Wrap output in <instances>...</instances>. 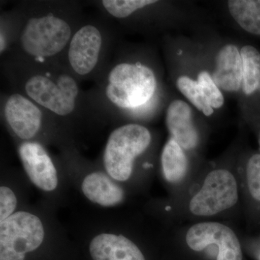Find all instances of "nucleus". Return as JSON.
<instances>
[{
  "instance_id": "nucleus-19",
  "label": "nucleus",
  "mask_w": 260,
  "mask_h": 260,
  "mask_svg": "<svg viewBox=\"0 0 260 260\" xmlns=\"http://www.w3.org/2000/svg\"><path fill=\"white\" fill-rule=\"evenodd\" d=\"M154 0H104L103 6L106 10L117 18H125L137 10L155 4Z\"/></svg>"
},
{
  "instance_id": "nucleus-8",
  "label": "nucleus",
  "mask_w": 260,
  "mask_h": 260,
  "mask_svg": "<svg viewBox=\"0 0 260 260\" xmlns=\"http://www.w3.org/2000/svg\"><path fill=\"white\" fill-rule=\"evenodd\" d=\"M18 153L32 184L44 191L55 190L59 182L57 172L42 145L34 142H25L19 147Z\"/></svg>"
},
{
  "instance_id": "nucleus-15",
  "label": "nucleus",
  "mask_w": 260,
  "mask_h": 260,
  "mask_svg": "<svg viewBox=\"0 0 260 260\" xmlns=\"http://www.w3.org/2000/svg\"><path fill=\"white\" fill-rule=\"evenodd\" d=\"M228 5L233 18L241 28L260 37V0H231Z\"/></svg>"
},
{
  "instance_id": "nucleus-11",
  "label": "nucleus",
  "mask_w": 260,
  "mask_h": 260,
  "mask_svg": "<svg viewBox=\"0 0 260 260\" xmlns=\"http://www.w3.org/2000/svg\"><path fill=\"white\" fill-rule=\"evenodd\" d=\"M93 260H145L134 243L122 235L103 233L92 239L89 246Z\"/></svg>"
},
{
  "instance_id": "nucleus-22",
  "label": "nucleus",
  "mask_w": 260,
  "mask_h": 260,
  "mask_svg": "<svg viewBox=\"0 0 260 260\" xmlns=\"http://www.w3.org/2000/svg\"><path fill=\"white\" fill-rule=\"evenodd\" d=\"M17 198L15 193L8 186L0 188V223L15 213L17 207Z\"/></svg>"
},
{
  "instance_id": "nucleus-3",
  "label": "nucleus",
  "mask_w": 260,
  "mask_h": 260,
  "mask_svg": "<svg viewBox=\"0 0 260 260\" xmlns=\"http://www.w3.org/2000/svg\"><path fill=\"white\" fill-rule=\"evenodd\" d=\"M45 237L42 220L28 212L19 211L0 223V259L25 260Z\"/></svg>"
},
{
  "instance_id": "nucleus-6",
  "label": "nucleus",
  "mask_w": 260,
  "mask_h": 260,
  "mask_svg": "<svg viewBox=\"0 0 260 260\" xmlns=\"http://www.w3.org/2000/svg\"><path fill=\"white\" fill-rule=\"evenodd\" d=\"M238 198L235 177L229 171L218 169L207 176L203 187L191 200L189 210L194 215L211 216L232 208Z\"/></svg>"
},
{
  "instance_id": "nucleus-2",
  "label": "nucleus",
  "mask_w": 260,
  "mask_h": 260,
  "mask_svg": "<svg viewBox=\"0 0 260 260\" xmlns=\"http://www.w3.org/2000/svg\"><path fill=\"white\" fill-rule=\"evenodd\" d=\"M151 142L145 126L129 124L119 126L109 135L104 154L108 175L114 180L125 181L131 177L135 159L144 153Z\"/></svg>"
},
{
  "instance_id": "nucleus-4",
  "label": "nucleus",
  "mask_w": 260,
  "mask_h": 260,
  "mask_svg": "<svg viewBox=\"0 0 260 260\" xmlns=\"http://www.w3.org/2000/svg\"><path fill=\"white\" fill-rule=\"evenodd\" d=\"M68 22L53 15L32 18L20 34L23 50L36 58H47L59 54L72 39Z\"/></svg>"
},
{
  "instance_id": "nucleus-10",
  "label": "nucleus",
  "mask_w": 260,
  "mask_h": 260,
  "mask_svg": "<svg viewBox=\"0 0 260 260\" xmlns=\"http://www.w3.org/2000/svg\"><path fill=\"white\" fill-rule=\"evenodd\" d=\"M42 116L40 109L20 94L10 95L5 104V119L20 139L29 140L37 135L42 126Z\"/></svg>"
},
{
  "instance_id": "nucleus-16",
  "label": "nucleus",
  "mask_w": 260,
  "mask_h": 260,
  "mask_svg": "<svg viewBox=\"0 0 260 260\" xmlns=\"http://www.w3.org/2000/svg\"><path fill=\"white\" fill-rule=\"evenodd\" d=\"M161 164L164 177L169 182H178L185 176L187 171V159L183 148L173 138L164 146Z\"/></svg>"
},
{
  "instance_id": "nucleus-7",
  "label": "nucleus",
  "mask_w": 260,
  "mask_h": 260,
  "mask_svg": "<svg viewBox=\"0 0 260 260\" xmlns=\"http://www.w3.org/2000/svg\"><path fill=\"white\" fill-rule=\"evenodd\" d=\"M188 246L200 251L210 244L218 246L217 260H242L240 243L230 228L223 224L208 222L193 225L186 236Z\"/></svg>"
},
{
  "instance_id": "nucleus-13",
  "label": "nucleus",
  "mask_w": 260,
  "mask_h": 260,
  "mask_svg": "<svg viewBox=\"0 0 260 260\" xmlns=\"http://www.w3.org/2000/svg\"><path fill=\"white\" fill-rule=\"evenodd\" d=\"M167 126L172 138L185 150L194 149L198 144L199 137L191 119V110L186 102H173L168 108Z\"/></svg>"
},
{
  "instance_id": "nucleus-20",
  "label": "nucleus",
  "mask_w": 260,
  "mask_h": 260,
  "mask_svg": "<svg viewBox=\"0 0 260 260\" xmlns=\"http://www.w3.org/2000/svg\"><path fill=\"white\" fill-rule=\"evenodd\" d=\"M198 83L210 107L219 109L223 105V94L208 72H202L198 75Z\"/></svg>"
},
{
  "instance_id": "nucleus-23",
  "label": "nucleus",
  "mask_w": 260,
  "mask_h": 260,
  "mask_svg": "<svg viewBox=\"0 0 260 260\" xmlns=\"http://www.w3.org/2000/svg\"><path fill=\"white\" fill-rule=\"evenodd\" d=\"M258 141H259V150H260V129L259 132V138H258Z\"/></svg>"
},
{
  "instance_id": "nucleus-5",
  "label": "nucleus",
  "mask_w": 260,
  "mask_h": 260,
  "mask_svg": "<svg viewBox=\"0 0 260 260\" xmlns=\"http://www.w3.org/2000/svg\"><path fill=\"white\" fill-rule=\"evenodd\" d=\"M25 90L37 104L61 116L73 112L79 92L75 80L65 74L56 78L44 75H34L25 83Z\"/></svg>"
},
{
  "instance_id": "nucleus-17",
  "label": "nucleus",
  "mask_w": 260,
  "mask_h": 260,
  "mask_svg": "<svg viewBox=\"0 0 260 260\" xmlns=\"http://www.w3.org/2000/svg\"><path fill=\"white\" fill-rule=\"evenodd\" d=\"M243 64V91L248 96L260 95V51L254 46L241 49Z\"/></svg>"
},
{
  "instance_id": "nucleus-14",
  "label": "nucleus",
  "mask_w": 260,
  "mask_h": 260,
  "mask_svg": "<svg viewBox=\"0 0 260 260\" xmlns=\"http://www.w3.org/2000/svg\"><path fill=\"white\" fill-rule=\"evenodd\" d=\"M83 194L90 202L103 207H113L120 204L124 192L114 179L102 172L89 174L82 183Z\"/></svg>"
},
{
  "instance_id": "nucleus-9",
  "label": "nucleus",
  "mask_w": 260,
  "mask_h": 260,
  "mask_svg": "<svg viewBox=\"0 0 260 260\" xmlns=\"http://www.w3.org/2000/svg\"><path fill=\"white\" fill-rule=\"evenodd\" d=\"M102 47V34L94 25H85L75 32L70 41L68 59L77 74L88 75L95 69Z\"/></svg>"
},
{
  "instance_id": "nucleus-18",
  "label": "nucleus",
  "mask_w": 260,
  "mask_h": 260,
  "mask_svg": "<svg viewBox=\"0 0 260 260\" xmlns=\"http://www.w3.org/2000/svg\"><path fill=\"white\" fill-rule=\"evenodd\" d=\"M177 86L179 91L205 116L213 114V109L207 102L198 81L187 76H181L178 78Z\"/></svg>"
},
{
  "instance_id": "nucleus-1",
  "label": "nucleus",
  "mask_w": 260,
  "mask_h": 260,
  "mask_svg": "<svg viewBox=\"0 0 260 260\" xmlns=\"http://www.w3.org/2000/svg\"><path fill=\"white\" fill-rule=\"evenodd\" d=\"M157 83L153 70L145 65L121 63L108 77L106 95L121 109H137L153 96Z\"/></svg>"
},
{
  "instance_id": "nucleus-12",
  "label": "nucleus",
  "mask_w": 260,
  "mask_h": 260,
  "mask_svg": "<svg viewBox=\"0 0 260 260\" xmlns=\"http://www.w3.org/2000/svg\"><path fill=\"white\" fill-rule=\"evenodd\" d=\"M213 80L218 88L228 92L238 91L242 87V59L236 46L227 44L219 51Z\"/></svg>"
},
{
  "instance_id": "nucleus-21",
  "label": "nucleus",
  "mask_w": 260,
  "mask_h": 260,
  "mask_svg": "<svg viewBox=\"0 0 260 260\" xmlns=\"http://www.w3.org/2000/svg\"><path fill=\"white\" fill-rule=\"evenodd\" d=\"M246 178L251 196L260 202V154H254L248 160Z\"/></svg>"
}]
</instances>
